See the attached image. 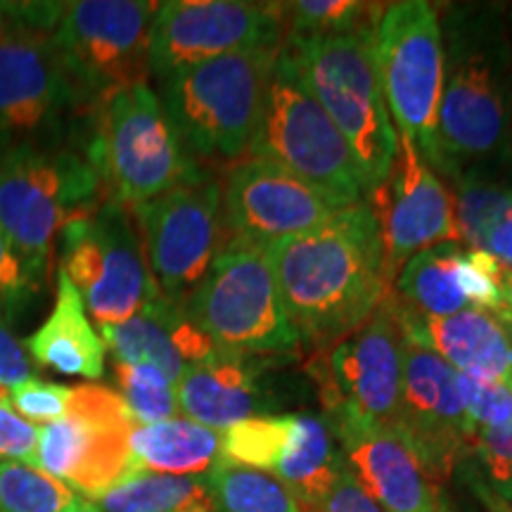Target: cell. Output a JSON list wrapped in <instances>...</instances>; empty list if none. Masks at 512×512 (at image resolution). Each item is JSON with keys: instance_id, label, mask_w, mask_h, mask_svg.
Here are the masks:
<instances>
[{"instance_id": "obj_6", "label": "cell", "mask_w": 512, "mask_h": 512, "mask_svg": "<svg viewBox=\"0 0 512 512\" xmlns=\"http://www.w3.org/2000/svg\"><path fill=\"white\" fill-rule=\"evenodd\" d=\"M100 197L98 174L86 157L46 145L0 155V228L36 290L50 275L55 235Z\"/></svg>"}, {"instance_id": "obj_8", "label": "cell", "mask_w": 512, "mask_h": 512, "mask_svg": "<svg viewBox=\"0 0 512 512\" xmlns=\"http://www.w3.org/2000/svg\"><path fill=\"white\" fill-rule=\"evenodd\" d=\"M88 164L102 200L133 209L176 188L200 169L185 155L162 100L147 83L126 88L93 112Z\"/></svg>"}, {"instance_id": "obj_44", "label": "cell", "mask_w": 512, "mask_h": 512, "mask_svg": "<svg viewBox=\"0 0 512 512\" xmlns=\"http://www.w3.org/2000/svg\"><path fill=\"white\" fill-rule=\"evenodd\" d=\"M508 29L512 43V5H508ZM508 169L512 171V98H510V140H508Z\"/></svg>"}, {"instance_id": "obj_23", "label": "cell", "mask_w": 512, "mask_h": 512, "mask_svg": "<svg viewBox=\"0 0 512 512\" xmlns=\"http://www.w3.org/2000/svg\"><path fill=\"white\" fill-rule=\"evenodd\" d=\"M256 358L219 351L214 358L185 370L176 382L178 408L188 420L223 432L264 411Z\"/></svg>"}, {"instance_id": "obj_30", "label": "cell", "mask_w": 512, "mask_h": 512, "mask_svg": "<svg viewBox=\"0 0 512 512\" xmlns=\"http://www.w3.org/2000/svg\"><path fill=\"white\" fill-rule=\"evenodd\" d=\"M0 512H98V508L34 465L0 460Z\"/></svg>"}, {"instance_id": "obj_4", "label": "cell", "mask_w": 512, "mask_h": 512, "mask_svg": "<svg viewBox=\"0 0 512 512\" xmlns=\"http://www.w3.org/2000/svg\"><path fill=\"white\" fill-rule=\"evenodd\" d=\"M373 31L292 38L283 50L354 152L366 195L380 188L396 157V128L373 57Z\"/></svg>"}, {"instance_id": "obj_39", "label": "cell", "mask_w": 512, "mask_h": 512, "mask_svg": "<svg viewBox=\"0 0 512 512\" xmlns=\"http://www.w3.org/2000/svg\"><path fill=\"white\" fill-rule=\"evenodd\" d=\"M31 292H36V287L12 249L8 235L0 228V309L8 313L15 306H22Z\"/></svg>"}, {"instance_id": "obj_25", "label": "cell", "mask_w": 512, "mask_h": 512, "mask_svg": "<svg viewBox=\"0 0 512 512\" xmlns=\"http://www.w3.org/2000/svg\"><path fill=\"white\" fill-rule=\"evenodd\" d=\"M131 458L136 472L207 475L221 460V432L178 415L152 425H136L131 432Z\"/></svg>"}, {"instance_id": "obj_38", "label": "cell", "mask_w": 512, "mask_h": 512, "mask_svg": "<svg viewBox=\"0 0 512 512\" xmlns=\"http://www.w3.org/2000/svg\"><path fill=\"white\" fill-rule=\"evenodd\" d=\"M38 434L41 427L31 425L15 411L10 394L0 396V460H19L36 467Z\"/></svg>"}, {"instance_id": "obj_46", "label": "cell", "mask_w": 512, "mask_h": 512, "mask_svg": "<svg viewBox=\"0 0 512 512\" xmlns=\"http://www.w3.org/2000/svg\"><path fill=\"white\" fill-rule=\"evenodd\" d=\"M510 380H512V325H510Z\"/></svg>"}, {"instance_id": "obj_45", "label": "cell", "mask_w": 512, "mask_h": 512, "mask_svg": "<svg viewBox=\"0 0 512 512\" xmlns=\"http://www.w3.org/2000/svg\"><path fill=\"white\" fill-rule=\"evenodd\" d=\"M503 294H505V309H508L510 318H512V273L505 275V285H503Z\"/></svg>"}, {"instance_id": "obj_18", "label": "cell", "mask_w": 512, "mask_h": 512, "mask_svg": "<svg viewBox=\"0 0 512 512\" xmlns=\"http://www.w3.org/2000/svg\"><path fill=\"white\" fill-rule=\"evenodd\" d=\"M380 226L389 283L422 249L460 242L453 192L422 159L408 136L396 133V157L380 188L368 192Z\"/></svg>"}, {"instance_id": "obj_33", "label": "cell", "mask_w": 512, "mask_h": 512, "mask_svg": "<svg viewBox=\"0 0 512 512\" xmlns=\"http://www.w3.org/2000/svg\"><path fill=\"white\" fill-rule=\"evenodd\" d=\"M114 382L136 425H152L181 413L176 384L155 366L114 361Z\"/></svg>"}, {"instance_id": "obj_22", "label": "cell", "mask_w": 512, "mask_h": 512, "mask_svg": "<svg viewBox=\"0 0 512 512\" xmlns=\"http://www.w3.org/2000/svg\"><path fill=\"white\" fill-rule=\"evenodd\" d=\"M396 311L406 339L434 351L453 370L479 382L510 380L512 318L482 309H465L444 318L413 316L399 304Z\"/></svg>"}, {"instance_id": "obj_28", "label": "cell", "mask_w": 512, "mask_h": 512, "mask_svg": "<svg viewBox=\"0 0 512 512\" xmlns=\"http://www.w3.org/2000/svg\"><path fill=\"white\" fill-rule=\"evenodd\" d=\"M98 512H219L207 477L136 472L95 501Z\"/></svg>"}, {"instance_id": "obj_12", "label": "cell", "mask_w": 512, "mask_h": 512, "mask_svg": "<svg viewBox=\"0 0 512 512\" xmlns=\"http://www.w3.org/2000/svg\"><path fill=\"white\" fill-rule=\"evenodd\" d=\"M0 150L41 145L76 100L53 43L64 3L0 5Z\"/></svg>"}, {"instance_id": "obj_32", "label": "cell", "mask_w": 512, "mask_h": 512, "mask_svg": "<svg viewBox=\"0 0 512 512\" xmlns=\"http://www.w3.org/2000/svg\"><path fill=\"white\" fill-rule=\"evenodd\" d=\"M382 10V3H358V0H299V3H285V36L311 38L375 29Z\"/></svg>"}, {"instance_id": "obj_21", "label": "cell", "mask_w": 512, "mask_h": 512, "mask_svg": "<svg viewBox=\"0 0 512 512\" xmlns=\"http://www.w3.org/2000/svg\"><path fill=\"white\" fill-rule=\"evenodd\" d=\"M105 349L119 363H145L178 382L185 370L219 354L216 344L190 318L185 304L159 294L136 316L100 330Z\"/></svg>"}, {"instance_id": "obj_26", "label": "cell", "mask_w": 512, "mask_h": 512, "mask_svg": "<svg viewBox=\"0 0 512 512\" xmlns=\"http://www.w3.org/2000/svg\"><path fill=\"white\" fill-rule=\"evenodd\" d=\"M460 252V242H444L415 254L396 275L394 302L406 313L422 318H444L470 309L458 285Z\"/></svg>"}, {"instance_id": "obj_19", "label": "cell", "mask_w": 512, "mask_h": 512, "mask_svg": "<svg viewBox=\"0 0 512 512\" xmlns=\"http://www.w3.org/2000/svg\"><path fill=\"white\" fill-rule=\"evenodd\" d=\"M221 183L223 242L238 240L271 249L311 233L339 211L309 183L261 159L233 164Z\"/></svg>"}, {"instance_id": "obj_15", "label": "cell", "mask_w": 512, "mask_h": 512, "mask_svg": "<svg viewBox=\"0 0 512 512\" xmlns=\"http://www.w3.org/2000/svg\"><path fill=\"white\" fill-rule=\"evenodd\" d=\"M285 34V3L166 0L152 19L150 74L164 81L221 55L283 48Z\"/></svg>"}, {"instance_id": "obj_9", "label": "cell", "mask_w": 512, "mask_h": 512, "mask_svg": "<svg viewBox=\"0 0 512 512\" xmlns=\"http://www.w3.org/2000/svg\"><path fill=\"white\" fill-rule=\"evenodd\" d=\"M159 3L76 0L64 3L53 29L62 72L76 110L95 112L105 100L150 79V29Z\"/></svg>"}, {"instance_id": "obj_11", "label": "cell", "mask_w": 512, "mask_h": 512, "mask_svg": "<svg viewBox=\"0 0 512 512\" xmlns=\"http://www.w3.org/2000/svg\"><path fill=\"white\" fill-rule=\"evenodd\" d=\"M60 271L79 292L98 328L119 325L157 299L133 211L102 200L62 228Z\"/></svg>"}, {"instance_id": "obj_1", "label": "cell", "mask_w": 512, "mask_h": 512, "mask_svg": "<svg viewBox=\"0 0 512 512\" xmlns=\"http://www.w3.org/2000/svg\"><path fill=\"white\" fill-rule=\"evenodd\" d=\"M294 330L316 354L361 328L392 292L380 226L368 202L268 249Z\"/></svg>"}, {"instance_id": "obj_43", "label": "cell", "mask_w": 512, "mask_h": 512, "mask_svg": "<svg viewBox=\"0 0 512 512\" xmlns=\"http://www.w3.org/2000/svg\"><path fill=\"white\" fill-rule=\"evenodd\" d=\"M470 489H472V494H475L479 501H482V505L489 512H512L510 498H505V496L498 494V491L491 489V486L482 479V475H479V477L472 475L470 477Z\"/></svg>"}, {"instance_id": "obj_13", "label": "cell", "mask_w": 512, "mask_h": 512, "mask_svg": "<svg viewBox=\"0 0 512 512\" xmlns=\"http://www.w3.org/2000/svg\"><path fill=\"white\" fill-rule=\"evenodd\" d=\"M133 427L136 420L117 389L76 384L64 418L41 427L36 467L95 503L112 486L136 475Z\"/></svg>"}, {"instance_id": "obj_14", "label": "cell", "mask_w": 512, "mask_h": 512, "mask_svg": "<svg viewBox=\"0 0 512 512\" xmlns=\"http://www.w3.org/2000/svg\"><path fill=\"white\" fill-rule=\"evenodd\" d=\"M221 195V178L200 166L176 188L131 209L162 297L185 304L207 275L223 238Z\"/></svg>"}, {"instance_id": "obj_40", "label": "cell", "mask_w": 512, "mask_h": 512, "mask_svg": "<svg viewBox=\"0 0 512 512\" xmlns=\"http://www.w3.org/2000/svg\"><path fill=\"white\" fill-rule=\"evenodd\" d=\"M34 361L27 354L8 323V313L0 309V387L15 389L17 384L34 380Z\"/></svg>"}, {"instance_id": "obj_17", "label": "cell", "mask_w": 512, "mask_h": 512, "mask_svg": "<svg viewBox=\"0 0 512 512\" xmlns=\"http://www.w3.org/2000/svg\"><path fill=\"white\" fill-rule=\"evenodd\" d=\"M394 432L415 453L434 486L453 475L472 444L465 375L411 339L403 347L399 420Z\"/></svg>"}, {"instance_id": "obj_37", "label": "cell", "mask_w": 512, "mask_h": 512, "mask_svg": "<svg viewBox=\"0 0 512 512\" xmlns=\"http://www.w3.org/2000/svg\"><path fill=\"white\" fill-rule=\"evenodd\" d=\"M470 451H475L484 470V482L512 501V420L503 427L477 432Z\"/></svg>"}, {"instance_id": "obj_3", "label": "cell", "mask_w": 512, "mask_h": 512, "mask_svg": "<svg viewBox=\"0 0 512 512\" xmlns=\"http://www.w3.org/2000/svg\"><path fill=\"white\" fill-rule=\"evenodd\" d=\"M278 53L221 55L162 81L159 100L192 164L230 169L247 157Z\"/></svg>"}, {"instance_id": "obj_7", "label": "cell", "mask_w": 512, "mask_h": 512, "mask_svg": "<svg viewBox=\"0 0 512 512\" xmlns=\"http://www.w3.org/2000/svg\"><path fill=\"white\" fill-rule=\"evenodd\" d=\"M185 309L223 354L290 356L302 347L280 297L268 249L249 242H223Z\"/></svg>"}, {"instance_id": "obj_41", "label": "cell", "mask_w": 512, "mask_h": 512, "mask_svg": "<svg viewBox=\"0 0 512 512\" xmlns=\"http://www.w3.org/2000/svg\"><path fill=\"white\" fill-rule=\"evenodd\" d=\"M313 512H384L373 498H370L363 486L358 484V479L351 475V470L344 463L339 465L335 482H332L330 491L325 494L323 501L318 503V508Z\"/></svg>"}, {"instance_id": "obj_5", "label": "cell", "mask_w": 512, "mask_h": 512, "mask_svg": "<svg viewBox=\"0 0 512 512\" xmlns=\"http://www.w3.org/2000/svg\"><path fill=\"white\" fill-rule=\"evenodd\" d=\"M245 159L280 166L316 188L335 209L366 202V183L347 138L313 98L283 48Z\"/></svg>"}, {"instance_id": "obj_29", "label": "cell", "mask_w": 512, "mask_h": 512, "mask_svg": "<svg viewBox=\"0 0 512 512\" xmlns=\"http://www.w3.org/2000/svg\"><path fill=\"white\" fill-rule=\"evenodd\" d=\"M204 477L219 512H304L292 491L268 472L219 460Z\"/></svg>"}, {"instance_id": "obj_48", "label": "cell", "mask_w": 512, "mask_h": 512, "mask_svg": "<svg viewBox=\"0 0 512 512\" xmlns=\"http://www.w3.org/2000/svg\"><path fill=\"white\" fill-rule=\"evenodd\" d=\"M0 22H3V10H0Z\"/></svg>"}, {"instance_id": "obj_20", "label": "cell", "mask_w": 512, "mask_h": 512, "mask_svg": "<svg viewBox=\"0 0 512 512\" xmlns=\"http://www.w3.org/2000/svg\"><path fill=\"white\" fill-rule=\"evenodd\" d=\"M328 430L363 491L384 512H437L439 489L399 434L347 411H328Z\"/></svg>"}, {"instance_id": "obj_47", "label": "cell", "mask_w": 512, "mask_h": 512, "mask_svg": "<svg viewBox=\"0 0 512 512\" xmlns=\"http://www.w3.org/2000/svg\"><path fill=\"white\" fill-rule=\"evenodd\" d=\"M437 512H453L451 508H448V505L444 503V501H441V505H439V510Z\"/></svg>"}, {"instance_id": "obj_34", "label": "cell", "mask_w": 512, "mask_h": 512, "mask_svg": "<svg viewBox=\"0 0 512 512\" xmlns=\"http://www.w3.org/2000/svg\"><path fill=\"white\" fill-rule=\"evenodd\" d=\"M505 275L508 271L482 249L463 247L458 256V285L470 309H482L501 318H510L503 294Z\"/></svg>"}, {"instance_id": "obj_36", "label": "cell", "mask_w": 512, "mask_h": 512, "mask_svg": "<svg viewBox=\"0 0 512 512\" xmlns=\"http://www.w3.org/2000/svg\"><path fill=\"white\" fill-rule=\"evenodd\" d=\"M72 399V387L46 380H27L10 389V403L31 425H50L64 418Z\"/></svg>"}, {"instance_id": "obj_42", "label": "cell", "mask_w": 512, "mask_h": 512, "mask_svg": "<svg viewBox=\"0 0 512 512\" xmlns=\"http://www.w3.org/2000/svg\"><path fill=\"white\" fill-rule=\"evenodd\" d=\"M482 252L491 254L505 271L512 273V204H508L494 223L484 230L479 247Z\"/></svg>"}, {"instance_id": "obj_2", "label": "cell", "mask_w": 512, "mask_h": 512, "mask_svg": "<svg viewBox=\"0 0 512 512\" xmlns=\"http://www.w3.org/2000/svg\"><path fill=\"white\" fill-rule=\"evenodd\" d=\"M444 93L439 107V174L508 169L512 43L508 5H446Z\"/></svg>"}, {"instance_id": "obj_24", "label": "cell", "mask_w": 512, "mask_h": 512, "mask_svg": "<svg viewBox=\"0 0 512 512\" xmlns=\"http://www.w3.org/2000/svg\"><path fill=\"white\" fill-rule=\"evenodd\" d=\"M24 347L38 368L98 380L105 373V342L93 328L76 287L57 268V299L46 323Z\"/></svg>"}, {"instance_id": "obj_27", "label": "cell", "mask_w": 512, "mask_h": 512, "mask_svg": "<svg viewBox=\"0 0 512 512\" xmlns=\"http://www.w3.org/2000/svg\"><path fill=\"white\" fill-rule=\"evenodd\" d=\"M339 465L342 453L332 446L328 425L316 415H294L290 444L273 477L292 491L304 512L318 508L335 482Z\"/></svg>"}, {"instance_id": "obj_31", "label": "cell", "mask_w": 512, "mask_h": 512, "mask_svg": "<svg viewBox=\"0 0 512 512\" xmlns=\"http://www.w3.org/2000/svg\"><path fill=\"white\" fill-rule=\"evenodd\" d=\"M294 415H254L221 432V460L273 475L290 444Z\"/></svg>"}, {"instance_id": "obj_35", "label": "cell", "mask_w": 512, "mask_h": 512, "mask_svg": "<svg viewBox=\"0 0 512 512\" xmlns=\"http://www.w3.org/2000/svg\"><path fill=\"white\" fill-rule=\"evenodd\" d=\"M465 403L472 439L477 432L508 425L512 420V380L479 382L465 375Z\"/></svg>"}, {"instance_id": "obj_10", "label": "cell", "mask_w": 512, "mask_h": 512, "mask_svg": "<svg viewBox=\"0 0 512 512\" xmlns=\"http://www.w3.org/2000/svg\"><path fill=\"white\" fill-rule=\"evenodd\" d=\"M373 57L396 133L408 136L437 171L444 41L439 10L427 0L384 5L373 31Z\"/></svg>"}, {"instance_id": "obj_16", "label": "cell", "mask_w": 512, "mask_h": 512, "mask_svg": "<svg viewBox=\"0 0 512 512\" xmlns=\"http://www.w3.org/2000/svg\"><path fill=\"white\" fill-rule=\"evenodd\" d=\"M403 335L392 292L366 323L309 363L325 413L347 411L394 430L403 382Z\"/></svg>"}]
</instances>
